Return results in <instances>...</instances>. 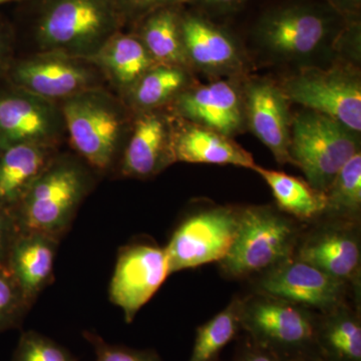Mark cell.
Masks as SVG:
<instances>
[{
  "mask_svg": "<svg viewBox=\"0 0 361 361\" xmlns=\"http://www.w3.org/2000/svg\"><path fill=\"white\" fill-rule=\"evenodd\" d=\"M351 20L330 4L297 2L271 9L254 28L256 44L275 61L310 66L336 51Z\"/></svg>",
  "mask_w": 361,
  "mask_h": 361,
  "instance_id": "1",
  "label": "cell"
},
{
  "mask_svg": "<svg viewBox=\"0 0 361 361\" xmlns=\"http://www.w3.org/2000/svg\"><path fill=\"white\" fill-rule=\"evenodd\" d=\"M97 178L77 154L59 151L13 209L18 233H39L61 241Z\"/></svg>",
  "mask_w": 361,
  "mask_h": 361,
  "instance_id": "2",
  "label": "cell"
},
{
  "mask_svg": "<svg viewBox=\"0 0 361 361\" xmlns=\"http://www.w3.org/2000/svg\"><path fill=\"white\" fill-rule=\"evenodd\" d=\"M59 104L73 153L99 177L114 174L134 114L106 87L80 92Z\"/></svg>",
  "mask_w": 361,
  "mask_h": 361,
  "instance_id": "3",
  "label": "cell"
},
{
  "mask_svg": "<svg viewBox=\"0 0 361 361\" xmlns=\"http://www.w3.org/2000/svg\"><path fill=\"white\" fill-rule=\"evenodd\" d=\"M305 223L274 205L241 206L238 232L218 263L228 280L250 281L294 257Z\"/></svg>",
  "mask_w": 361,
  "mask_h": 361,
  "instance_id": "4",
  "label": "cell"
},
{
  "mask_svg": "<svg viewBox=\"0 0 361 361\" xmlns=\"http://www.w3.org/2000/svg\"><path fill=\"white\" fill-rule=\"evenodd\" d=\"M125 23L116 0H44L35 25L37 51L90 59Z\"/></svg>",
  "mask_w": 361,
  "mask_h": 361,
  "instance_id": "5",
  "label": "cell"
},
{
  "mask_svg": "<svg viewBox=\"0 0 361 361\" xmlns=\"http://www.w3.org/2000/svg\"><path fill=\"white\" fill-rule=\"evenodd\" d=\"M317 315L315 311L262 292L241 295L242 331L279 361H319Z\"/></svg>",
  "mask_w": 361,
  "mask_h": 361,
  "instance_id": "6",
  "label": "cell"
},
{
  "mask_svg": "<svg viewBox=\"0 0 361 361\" xmlns=\"http://www.w3.org/2000/svg\"><path fill=\"white\" fill-rule=\"evenodd\" d=\"M360 152V134L334 118L308 109L292 116V165L317 191L325 193L337 173Z\"/></svg>",
  "mask_w": 361,
  "mask_h": 361,
  "instance_id": "7",
  "label": "cell"
},
{
  "mask_svg": "<svg viewBox=\"0 0 361 361\" xmlns=\"http://www.w3.org/2000/svg\"><path fill=\"white\" fill-rule=\"evenodd\" d=\"M241 216V206L198 202L178 221L167 245L171 274L219 262L232 246Z\"/></svg>",
  "mask_w": 361,
  "mask_h": 361,
  "instance_id": "8",
  "label": "cell"
},
{
  "mask_svg": "<svg viewBox=\"0 0 361 361\" xmlns=\"http://www.w3.org/2000/svg\"><path fill=\"white\" fill-rule=\"evenodd\" d=\"M290 103L361 130V80L350 66H303L280 85Z\"/></svg>",
  "mask_w": 361,
  "mask_h": 361,
  "instance_id": "9",
  "label": "cell"
},
{
  "mask_svg": "<svg viewBox=\"0 0 361 361\" xmlns=\"http://www.w3.org/2000/svg\"><path fill=\"white\" fill-rule=\"evenodd\" d=\"M7 73L11 85L56 103L106 87L103 73L90 59L59 51H37L14 61Z\"/></svg>",
  "mask_w": 361,
  "mask_h": 361,
  "instance_id": "10",
  "label": "cell"
},
{
  "mask_svg": "<svg viewBox=\"0 0 361 361\" xmlns=\"http://www.w3.org/2000/svg\"><path fill=\"white\" fill-rule=\"evenodd\" d=\"M171 275L165 247L149 237H137L121 247L111 279L109 296L123 311L127 323L151 300Z\"/></svg>",
  "mask_w": 361,
  "mask_h": 361,
  "instance_id": "11",
  "label": "cell"
},
{
  "mask_svg": "<svg viewBox=\"0 0 361 361\" xmlns=\"http://www.w3.org/2000/svg\"><path fill=\"white\" fill-rule=\"evenodd\" d=\"M294 257L361 294V222L322 216L306 225Z\"/></svg>",
  "mask_w": 361,
  "mask_h": 361,
  "instance_id": "12",
  "label": "cell"
},
{
  "mask_svg": "<svg viewBox=\"0 0 361 361\" xmlns=\"http://www.w3.org/2000/svg\"><path fill=\"white\" fill-rule=\"evenodd\" d=\"M250 291L279 297L325 313L342 304H361V294L310 263L295 257L248 281Z\"/></svg>",
  "mask_w": 361,
  "mask_h": 361,
  "instance_id": "13",
  "label": "cell"
},
{
  "mask_svg": "<svg viewBox=\"0 0 361 361\" xmlns=\"http://www.w3.org/2000/svg\"><path fill=\"white\" fill-rule=\"evenodd\" d=\"M66 137L59 103L13 85L0 92V149L20 144L59 148Z\"/></svg>",
  "mask_w": 361,
  "mask_h": 361,
  "instance_id": "14",
  "label": "cell"
},
{
  "mask_svg": "<svg viewBox=\"0 0 361 361\" xmlns=\"http://www.w3.org/2000/svg\"><path fill=\"white\" fill-rule=\"evenodd\" d=\"M174 116L167 110L135 113L116 166V177L149 180L176 163L173 148Z\"/></svg>",
  "mask_w": 361,
  "mask_h": 361,
  "instance_id": "15",
  "label": "cell"
},
{
  "mask_svg": "<svg viewBox=\"0 0 361 361\" xmlns=\"http://www.w3.org/2000/svg\"><path fill=\"white\" fill-rule=\"evenodd\" d=\"M234 80L194 82L176 97L167 110L177 118L233 137L245 127L242 87Z\"/></svg>",
  "mask_w": 361,
  "mask_h": 361,
  "instance_id": "16",
  "label": "cell"
},
{
  "mask_svg": "<svg viewBox=\"0 0 361 361\" xmlns=\"http://www.w3.org/2000/svg\"><path fill=\"white\" fill-rule=\"evenodd\" d=\"M180 30L190 70L228 78H237L245 71V52L238 40L203 14L182 13Z\"/></svg>",
  "mask_w": 361,
  "mask_h": 361,
  "instance_id": "17",
  "label": "cell"
},
{
  "mask_svg": "<svg viewBox=\"0 0 361 361\" xmlns=\"http://www.w3.org/2000/svg\"><path fill=\"white\" fill-rule=\"evenodd\" d=\"M245 122L270 149L277 163L291 164L292 116L281 87L265 78H251L242 87Z\"/></svg>",
  "mask_w": 361,
  "mask_h": 361,
  "instance_id": "18",
  "label": "cell"
},
{
  "mask_svg": "<svg viewBox=\"0 0 361 361\" xmlns=\"http://www.w3.org/2000/svg\"><path fill=\"white\" fill-rule=\"evenodd\" d=\"M174 116L173 148L176 163L231 165L254 170L253 156L233 137Z\"/></svg>",
  "mask_w": 361,
  "mask_h": 361,
  "instance_id": "19",
  "label": "cell"
},
{
  "mask_svg": "<svg viewBox=\"0 0 361 361\" xmlns=\"http://www.w3.org/2000/svg\"><path fill=\"white\" fill-rule=\"evenodd\" d=\"M61 241L39 233H18L7 269L30 307L54 281V260Z\"/></svg>",
  "mask_w": 361,
  "mask_h": 361,
  "instance_id": "20",
  "label": "cell"
},
{
  "mask_svg": "<svg viewBox=\"0 0 361 361\" xmlns=\"http://www.w3.org/2000/svg\"><path fill=\"white\" fill-rule=\"evenodd\" d=\"M90 61L121 99L157 65L139 37L135 32L122 30L114 35Z\"/></svg>",
  "mask_w": 361,
  "mask_h": 361,
  "instance_id": "21",
  "label": "cell"
},
{
  "mask_svg": "<svg viewBox=\"0 0 361 361\" xmlns=\"http://www.w3.org/2000/svg\"><path fill=\"white\" fill-rule=\"evenodd\" d=\"M59 148L20 144L0 149V206L13 210Z\"/></svg>",
  "mask_w": 361,
  "mask_h": 361,
  "instance_id": "22",
  "label": "cell"
},
{
  "mask_svg": "<svg viewBox=\"0 0 361 361\" xmlns=\"http://www.w3.org/2000/svg\"><path fill=\"white\" fill-rule=\"evenodd\" d=\"M360 305L349 302L318 313L316 345L319 361H361Z\"/></svg>",
  "mask_w": 361,
  "mask_h": 361,
  "instance_id": "23",
  "label": "cell"
},
{
  "mask_svg": "<svg viewBox=\"0 0 361 361\" xmlns=\"http://www.w3.org/2000/svg\"><path fill=\"white\" fill-rule=\"evenodd\" d=\"M194 82L190 68L157 63L122 99L133 114L163 110Z\"/></svg>",
  "mask_w": 361,
  "mask_h": 361,
  "instance_id": "24",
  "label": "cell"
},
{
  "mask_svg": "<svg viewBox=\"0 0 361 361\" xmlns=\"http://www.w3.org/2000/svg\"><path fill=\"white\" fill-rule=\"evenodd\" d=\"M180 6L165 7L137 21L135 33L157 63L189 68L183 45Z\"/></svg>",
  "mask_w": 361,
  "mask_h": 361,
  "instance_id": "25",
  "label": "cell"
},
{
  "mask_svg": "<svg viewBox=\"0 0 361 361\" xmlns=\"http://www.w3.org/2000/svg\"><path fill=\"white\" fill-rule=\"evenodd\" d=\"M253 171L267 183L276 201L275 206L282 212L305 224L319 219L324 213L325 194L314 189L307 180L258 165Z\"/></svg>",
  "mask_w": 361,
  "mask_h": 361,
  "instance_id": "26",
  "label": "cell"
},
{
  "mask_svg": "<svg viewBox=\"0 0 361 361\" xmlns=\"http://www.w3.org/2000/svg\"><path fill=\"white\" fill-rule=\"evenodd\" d=\"M242 332L241 295L208 322L197 327L191 356L188 361H220L223 349Z\"/></svg>",
  "mask_w": 361,
  "mask_h": 361,
  "instance_id": "27",
  "label": "cell"
},
{
  "mask_svg": "<svg viewBox=\"0 0 361 361\" xmlns=\"http://www.w3.org/2000/svg\"><path fill=\"white\" fill-rule=\"evenodd\" d=\"M324 194L326 208L322 216L361 222L360 152L341 169Z\"/></svg>",
  "mask_w": 361,
  "mask_h": 361,
  "instance_id": "28",
  "label": "cell"
},
{
  "mask_svg": "<svg viewBox=\"0 0 361 361\" xmlns=\"http://www.w3.org/2000/svg\"><path fill=\"white\" fill-rule=\"evenodd\" d=\"M13 361H78L65 346L44 334L28 330L21 334Z\"/></svg>",
  "mask_w": 361,
  "mask_h": 361,
  "instance_id": "29",
  "label": "cell"
},
{
  "mask_svg": "<svg viewBox=\"0 0 361 361\" xmlns=\"http://www.w3.org/2000/svg\"><path fill=\"white\" fill-rule=\"evenodd\" d=\"M30 306L7 269H0V334L18 329Z\"/></svg>",
  "mask_w": 361,
  "mask_h": 361,
  "instance_id": "30",
  "label": "cell"
},
{
  "mask_svg": "<svg viewBox=\"0 0 361 361\" xmlns=\"http://www.w3.org/2000/svg\"><path fill=\"white\" fill-rule=\"evenodd\" d=\"M82 334L94 349V361H164L154 349H137L110 343L96 332L84 331Z\"/></svg>",
  "mask_w": 361,
  "mask_h": 361,
  "instance_id": "31",
  "label": "cell"
},
{
  "mask_svg": "<svg viewBox=\"0 0 361 361\" xmlns=\"http://www.w3.org/2000/svg\"><path fill=\"white\" fill-rule=\"evenodd\" d=\"M188 2L191 0H116L126 23L133 21L135 23L158 9L180 6Z\"/></svg>",
  "mask_w": 361,
  "mask_h": 361,
  "instance_id": "32",
  "label": "cell"
},
{
  "mask_svg": "<svg viewBox=\"0 0 361 361\" xmlns=\"http://www.w3.org/2000/svg\"><path fill=\"white\" fill-rule=\"evenodd\" d=\"M18 235L13 210L0 206V269H7L9 254Z\"/></svg>",
  "mask_w": 361,
  "mask_h": 361,
  "instance_id": "33",
  "label": "cell"
},
{
  "mask_svg": "<svg viewBox=\"0 0 361 361\" xmlns=\"http://www.w3.org/2000/svg\"><path fill=\"white\" fill-rule=\"evenodd\" d=\"M231 361H279L269 351L260 348L245 336L235 348Z\"/></svg>",
  "mask_w": 361,
  "mask_h": 361,
  "instance_id": "34",
  "label": "cell"
},
{
  "mask_svg": "<svg viewBox=\"0 0 361 361\" xmlns=\"http://www.w3.org/2000/svg\"><path fill=\"white\" fill-rule=\"evenodd\" d=\"M246 0H191V2L201 4L210 11H219V13H229L235 11L242 4H245Z\"/></svg>",
  "mask_w": 361,
  "mask_h": 361,
  "instance_id": "35",
  "label": "cell"
},
{
  "mask_svg": "<svg viewBox=\"0 0 361 361\" xmlns=\"http://www.w3.org/2000/svg\"><path fill=\"white\" fill-rule=\"evenodd\" d=\"M327 4L348 20H356L360 13L361 0H327Z\"/></svg>",
  "mask_w": 361,
  "mask_h": 361,
  "instance_id": "36",
  "label": "cell"
},
{
  "mask_svg": "<svg viewBox=\"0 0 361 361\" xmlns=\"http://www.w3.org/2000/svg\"><path fill=\"white\" fill-rule=\"evenodd\" d=\"M7 51H8V47H7L6 35L2 25H0V73L6 68V59L8 56Z\"/></svg>",
  "mask_w": 361,
  "mask_h": 361,
  "instance_id": "37",
  "label": "cell"
},
{
  "mask_svg": "<svg viewBox=\"0 0 361 361\" xmlns=\"http://www.w3.org/2000/svg\"><path fill=\"white\" fill-rule=\"evenodd\" d=\"M13 1V0H0V4H6V2Z\"/></svg>",
  "mask_w": 361,
  "mask_h": 361,
  "instance_id": "38",
  "label": "cell"
}]
</instances>
